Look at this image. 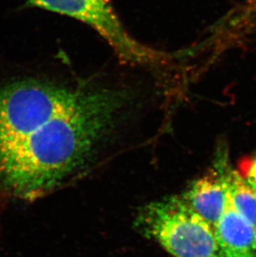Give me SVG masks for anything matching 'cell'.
Masks as SVG:
<instances>
[{"label":"cell","instance_id":"6da1fadb","mask_svg":"<svg viewBox=\"0 0 256 257\" xmlns=\"http://www.w3.org/2000/svg\"><path fill=\"white\" fill-rule=\"evenodd\" d=\"M127 92L25 79L0 88V182L35 199L82 169L116 125Z\"/></svg>","mask_w":256,"mask_h":257},{"label":"cell","instance_id":"3957f363","mask_svg":"<svg viewBox=\"0 0 256 257\" xmlns=\"http://www.w3.org/2000/svg\"><path fill=\"white\" fill-rule=\"evenodd\" d=\"M27 5L88 25L107 42L124 63L156 68L169 62V54L151 49L128 34L110 0H28Z\"/></svg>","mask_w":256,"mask_h":257},{"label":"cell","instance_id":"277c9868","mask_svg":"<svg viewBox=\"0 0 256 257\" xmlns=\"http://www.w3.org/2000/svg\"><path fill=\"white\" fill-rule=\"evenodd\" d=\"M214 230L225 257L256 256V229L235 210L228 194L225 210Z\"/></svg>","mask_w":256,"mask_h":257},{"label":"cell","instance_id":"ba28073f","mask_svg":"<svg viewBox=\"0 0 256 257\" xmlns=\"http://www.w3.org/2000/svg\"><path fill=\"white\" fill-rule=\"evenodd\" d=\"M256 257V256H255Z\"/></svg>","mask_w":256,"mask_h":257},{"label":"cell","instance_id":"8992f818","mask_svg":"<svg viewBox=\"0 0 256 257\" xmlns=\"http://www.w3.org/2000/svg\"><path fill=\"white\" fill-rule=\"evenodd\" d=\"M215 167L220 170L225 182L227 194L235 210L256 229V195L239 172L228 166L222 156Z\"/></svg>","mask_w":256,"mask_h":257},{"label":"cell","instance_id":"52a82bcc","mask_svg":"<svg viewBox=\"0 0 256 257\" xmlns=\"http://www.w3.org/2000/svg\"><path fill=\"white\" fill-rule=\"evenodd\" d=\"M239 168V174L256 195V158L244 159Z\"/></svg>","mask_w":256,"mask_h":257},{"label":"cell","instance_id":"5b68a950","mask_svg":"<svg viewBox=\"0 0 256 257\" xmlns=\"http://www.w3.org/2000/svg\"><path fill=\"white\" fill-rule=\"evenodd\" d=\"M226 197L222 175L215 167L210 173L195 181L182 198L214 228L225 210Z\"/></svg>","mask_w":256,"mask_h":257},{"label":"cell","instance_id":"7a4b0ae2","mask_svg":"<svg viewBox=\"0 0 256 257\" xmlns=\"http://www.w3.org/2000/svg\"><path fill=\"white\" fill-rule=\"evenodd\" d=\"M137 226L174 257H225L214 228L182 197L146 206L138 216Z\"/></svg>","mask_w":256,"mask_h":257}]
</instances>
